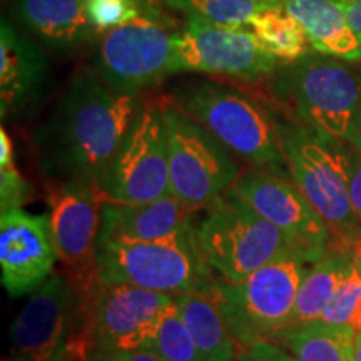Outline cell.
Instances as JSON below:
<instances>
[{
	"instance_id": "obj_34",
	"label": "cell",
	"mask_w": 361,
	"mask_h": 361,
	"mask_svg": "<svg viewBox=\"0 0 361 361\" xmlns=\"http://www.w3.org/2000/svg\"><path fill=\"white\" fill-rule=\"evenodd\" d=\"M351 252H353L355 269H356V273H358L360 278H361V239H360V241H356L353 246H351Z\"/></svg>"
},
{
	"instance_id": "obj_23",
	"label": "cell",
	"mask_w": 361,
	"mask_h": 361,
	"mask_svg": "<svg viewBox=\"0 0 361 361\" xmlns=\"http://www.w3.org/2000/svg\"><path fill=\"white\" fill-rule=\"evenodd\" d=\"M281 345L296 361H356V329L316 322L288 333Z\"/></svg>"
},
{
	"instance_id": "obj_8",
	"label": "cell",
	"mask_w": 361,
	"mask_h": 361,
	"mask_svg": "<svg viewBox=\"0 0 361 361\" xmlns=\"http://www.w3.org/2000/svg\"><path fill=\"white\" fill-rule=\"evenodd\" d=\"M8 335L12 361H84V293L56 271L29 295Z\"/></svg>"
},
{
	"instance_id": "obj_31",
	"label": "cell",
	"mask_w": 361,
	"mask_h": 361,
	"mask_svg": "<svg viewBox=\"0 0 361 361\" xmlns=\"http://www.w3.org/2000/svg\"><path fill=\"white\" fill-rule=\"evenodd\" d=\"M345 146L346 156V168H348L350 179V196L353 207L361 219V151L358 147L343 144Z\"/></svg>"
},
{
	"instance_id": "obj_22",
	"label": "cell",
	"mask_w": 361,
	"mask_h": 361,
	"mask_svg": "<svg viewBox=\"0 0 361 361\" xmlns=\"http://www.w3.org/2000/svg\"><path fill=\"white\" fill-rule=\"evenodd\" d=\"M174 300L201 361H236L239 345L221 313L214 293H189Z\"/></svg>"
},
{
	"instance_id": "obj_16",
	"label": "cell",
	"mask_w": 361,
	"mask_h": 361,
	"mask_svg": "<svg viewBox=\"0 0 361 361\" xmlns=\"http://www.w3.org/2000/svg\"><path fill=\"white\" fill-rule=\"evenodd\" d=\"M59 255L49 214H30L22 207L0 214V271L7 295H32L56 271Z\"/></svg>"
},
{
	"instance_id": "obj_38",
	"label": "cell",
	"mask_w": 361,
	"mask_h": 361,
	"mask_svg": "<svg viewBox=\"0 0 361 361\" xmlns=\"http://www.w3.org/2000/svg\"><path fill=\"white\" fill-rule=\"evenodd\" d=\"M84 361H85V360H84Z\"/></svg>"
},
{
	"instance_id": "obj_13",
	"label": "cell",
	"mask_w": 361,
	"mask_h": 361,
	"mask_svg": "<svg viewBox=\"0 0 361 361\" xmlns=\"http://www.w3.org/2000/svg\"><path fill=\"white\" fill-rule=\"evenodd\" d=\"M174 305V296L96 281L84 293L85 358L89 351L142 350L157 322Z\"/></svg>"
},
{
	"instance_id": "obj_17",
	"label": "cell",
	"mask_w": 361,
	"mask_h": 361,
	"mask_svg": "<svg viewBox=\"0 0 361 361\" xmlns=\"http://www.w3.org/2000/svg\"><path fill=\"white\" fill-rule=\"evenodd\" d=\"M49 59L11 20L0 22V116L22 121L42 102L47 89Z\"/></svg>"
},
{
	"instance_id": "obj_9",
	"label": "cell",
	"mask_w": 361,
	"mask_h": 361,
	"mask_svg": "<svg viewBox=\"0 0 361 361\" xmlns=\"http://www.w3.org/2000/svg\"><path fill=\"white\" fill-rule=\"evenodd\" d=\"M171 196L197 213L226 196L241 176L236 156L173 102H164Z\"/></svg>"
},
{
	"instance_id": "obj_4",
	"label": "cell",
	"mask_w": 361,
	"mask_h": 361,
	"mask_svg": "<svg viewBox=\"0 0 361 361\" xmlns=\"http://www.w3.org/2000/svg\"><path fill=\"white\" fill-rule=\"evenodd\" d=\"M278 134L290 179L328 224L331 245L351 247L361 239V219L351 202L343 142L295 121L278 123Z\"/></svg>"
},
{
	"instance_id": "obj_32",
	"label": "cell",
	"mask_w": 361,
	"mask_h": 361,
	"mask_svg": "<svg viewBox=\"0 0 361 361\" xmlns=\"http://www.w3.org/2000/svg\"><path fill=\"white\" fill-rule=\"evenodd\" d=\"M85 361H166L149 350L89 351Z\"/></svg>"
},
{
	"instance_id": "obj_21",
	"label": "cell",
	"mask_w": 361,
	"mask_h": 361,
	"mask_svg": "<svg viewBox=\"0 0 361 361\" xmlns=\"http://www.w3.org/2000/svg\"><path fill=\"white\" fill-rule=\"evenodd\" d=\"M351 268L353 252L351 247L341 245H331L322 258L310 266L298 291L290 331L322 319L333 295Z\"/></svg>"
},
{
	"instance_id": "obj_5",
	"label": "cell",
	"mask_w": 361,
	"mask_h": 361,
	"mask_svg": "<svg viewBox=\"0 0 361 361\" xmlns=\"http://www.w3.org/2000/svg\"><path fill=\"white\" fill-rule=\"evenodd\" d=\"M313 263L306 255H290L238 283L219 279L216 301L241 348L259 341L279 343L288 335L298 291Z\"/></svg>"
},
{
	"instance_id": "obj_26",
	"label": "cell",
	"mask_w": 361,
	"mask_h": 361,
	"mask_svg": "<svg viewBox=\"0 0 361 361\" xmlns=\"http://www.w3.org/2000/svg\"><path fill=\"white\" fill-rule=\"evenodd\" d=\"M142 350L152 351L166 361H201L191 333L176 305L157 322Z\"/></svg>"
},
{
	"instance_id": "obj_6",
	"label": "cell",
	"mask_w": 361,
	"mask_h": 361,
	"mask_svg": "<svg viewBox=\"0 0 361 361\" xmlns=\"http://www.w3.org/2000/svg\"><path fill=\"white\" fill-rule=\"evenodd\" d=\"M196 231L207 263L219 279L228 283L241 281L284 256L306 255L314 261L322 258L229 192L206 207Z\"/></svg>"
},
{
	"instance_id": "obj_36",
	"label": "cell",
	"mask_w": 361,
	"mask_h": 361,
	"mask_svg": "<svg viewBox=\"0 0 361 361\" xmlns=\"http://www.w3.org/2000/svg\"><path fill=\"white\" fill-rule=\"evenodd\" d=\"M356 361H361V331H356Z\"/></svg>"
},
{
	"instance_id": "obj_10",
	"label": "cell",
	"mask_w": 361,
	"mask_h": 361,
	"mask_svg": "<svg viewBox=\"0 0 361 361\" xmlns=\"http://www.w3.org/2000/svg\"><path fill=\"white\" fill-rule=\"evenodd\" d=\"M178 30L151 6L134 20L102 34L92 69L114 90L137 96L173 74L171 59Z\"/></svg>"
},
{
	"instance_id": "obj_2",
	"label": "cell",
	"mask_w": 361,
	"mask_h": 361,
	"mask_svg": "<svg viewBox=\"0 0 361 361\" xmlns=\"http://www.w3.org/2000/svg\"><path fill=\"white\" fill-rule=\"evenodd\" d=\"M174 106L209 130L251 169L290 179L278 121L250 94L219 82H192L173 94Z\"/></svg>"
},
{
	"instance_id": "obj_20",
	"label": "cell",
	"mask_w": 361,
	"mask_h": 361,
	"mask_svg": "<svg viewBox=\"0 0 361 361\" xmlns=\"http://www.w3.org/2000/svg\"><path fill=\"white\" fill-rule=\"evenodd\" d=\"M283 8L300 22L318 54L350 62L361 59V40L336 0H283Z\"/></svg>"
},
{
	"instance_id": "obj_3",
	"label": "cell",
	"mask_w": 361,
	"mask_h": 361,
	"mask_svg": "<svg viewBox=\"0 0 361 361\" xmlns=\"http://www.w3.org/2000/svg\"><path fill=\"white\" fill-rule=\"evenodd\" d=\"M96 278L102 284H129L174 298L189 293L213 295L219 281L201 250L196 224L161 241L97 246Z\"/></svg>"
},
{
	"instance_id": "obj_24",
	"label": "cell",
	"mask_w": 361,
	"mask_h": 361,
	"mask_svg": "<svg viewBox=\"0 0 361 361\" xmlns=\"http://www.w3.org/2000/svg\"><path fill=\"white\" fill-rule=\"evenodd\" d=\"M250 29L279 62L295 64L308 56L311 45L303 27L283 7L259 12L251 20Z\"/></svg>"
},
{
	"instance_id": "obj_14",
	"label": "cell",
	"mask_w": 361,
	"mask_h": 361,
	"mask_svg": "<svg viewBox=\"0 0 361 361\" xmlns=\"http://www.w3.org/2000/svg\"><path fill=\"white\" fill-rule=\"evenodd\" d=\"M51 229L59 261L67 276L82 293H87L96 278V246L104 197L97 184L71 180L52 186Z\"/></svg>"
},
{
	"instance_id": "obj_37",
	"label": "cell",
	"mask_w": 361,
	"mask_h": 361,
	"mask_svg": "<svg viewBox=\"0 0 361 361\" xmlns=\"http://www.w3.org/2000/svg\"><path fill=\"white\" fill-rule=\"evenodd\" d=\"M358 149L361 151V135H360V146H358Z\"/></svg>"
},
{
	"instance_id": "obj_28",
	"label": "cell",
	"mask_w": 361,
	"mask_h": 361,
	"mask_svg": "<svg viewBox=\"0 0 361 361\" xmlns=\"http://www.w3.org/2000/svg\"><path fill=\"white\" fill-rule=\"evenodd\" d=\"M89 19L97 34L128 24L154 6L151 0H85Z\"/></svg>"
},
{
	"instance_id": "obj_18",
	"label": "cell",
	"mask_w": 361,
	"mask_h": 361,
	"mask_svg": "<svg viewBox=\"0 0 361 361\" xmlns=\"http://www.w3.org/2000/svg\"><path fill=\"white\" fill-rule=\"evenodd\" d=\"M194 213L196 211L174 196L149 202L104 201L97 246L117 241H161L179 236L194 226Z\"/></svg>"
},
{
	"instance_id": "obj_1",
	"label": "cell",
	"mask_w": 361,
	"mask_h": 361,
	"mask_svg": "<svg viewBox=\"0 0 361 361\" xmlns=\"http://www.w3.org/2000/svg\"><path fill=\"white\" fill-rule=\"evenodd\" d=\"M139 107L137 96L114 90L92 67L75 72L34 134L45 180L51 186L71 180L99 186Z\"/></svg>"
},
{
	"instance_id": "obj_25",
	"label": "cell",
	"mask_w": 361,
	"mask_h": 361,
	"mask_svg": "<svg viewBox=\"0 0 361 361\" xmlns=\"http://www.w3.org/2000/svg\"><path fill=\"white\" fill-rule=\"evenodd\" d=\"M166 6L218 24L246 27L259 12L281 8L283 0H161Z\"/></svg>"
},
{
	"instance_id": "obj_27",
	"label": "cell",
	"mask_w": 361,
	"mask_h": 361,
	"mask_svg": "<svg viewBox=\"0 0 361 361\" xmlns=\"http://www.w3.org/2000/svg\"><path fill=\"white\" fill-rule=\"evenodd\" d=\"M32 184L16 166L13 144L6 128H0V211L17 209L32 201Z\"/></svg>"
},
{
	"instance_id": "obj_30",
	"label": "cell",
	"mask_w": 361,
	"mask_h": 361,
	"mask_svg": "<svg viewBox=\"0 0 361 361\" xmlns=\"http://www.w3.org/2000/svg\"><path fill=\"white\" fill-rule=\"evenodd\" d=\"M236 361H296L290 350L276 341H259L239 351Z\"/></svg>"
},
{
	"instance_id": "obj_35",
	"label": "cell",
	"mask_w": 361,
	"mask_h": 361,
	"mask_svg": "<svg viewBox=\"0 0 361 361\" xmlns=\"http://www.w3.org/2000/svg\"><path fill=\"white\" fill-rule=\"evenodd\" d=\"M350 326H353V328L356 329V331H361V298H360L358 306H356V310H355L353 319H351Z\"/></svg>"
},
{
	"instance_id": "obj_19",
	"label": "cell",
	"mask_w": 361,
	"mask_h": 361,
	"mask_svg": "<svg viewBox=\"0 0 361 361\" xmlns=\"http://www.w3.org/2000/svg\"><path fill=\"white\" fill-rule=\"evenodd\" d=\"M13 12L27 32L62 54L87 47L97 35L85 0H13Z\"/></svg>"
},
{
	"instance_id": "obj_29",
	"label": "cell",
	"mask_w": 361,
	"mask_h": 361,
	"mask_svg": "<svg viewBox=\"0 0 361 361\" xmlns=\"http://www.w3.org/2000/svg\"><path fill=\"white\" fill-rule=\"evenodd\" d=\"M361 298V278L356 273L355 264L350 269V273L346 274L345 279L340 283L335 295H333L331 301H329L328 308L324 310L319 322L328 323V324H351L353 319L355 310L360 303Z\"/></svg>"
},
{
	"instance_id": "obj_15",
	"label": "cell",
	"mask_w": 361,
	"mask_h": 361,
	"mask_svg": "<svg viewBox=\"0 0 361 361\" xmlns=\"http://www.w3.org/2000/svg\"><path fill=\"white\" fill-rule=\"evenodd\" d=\"M229 194L314 255L323 256L331 246L328 224L291 179L250 169L241 173Z\"/></svg>"
},
{
	"instance_id": "obj_12",
	"label": "cell",
	"mask_w": 361,
	"mask_h": 361,
	"mask_svg": "<svg viewBox=\"0 0 361 361\" xmlns=\"http://www.w3.org/2000/svg\"><path fill=\"white\" fill-rule=\"evenodd\" d=\"M99 191L104 201L111 202H149L171 196L164 102L141 104L128 135L99 180Z\"/></svg>"
},
{
	"instance_id": "obj_11",
	"label": "cell",
	"mask_w": 361,
	"mask_h": 361,
	"mask_svg": "<svg viewBox=\"0 0 361 361\" xmlns=\"http://www.w3.org/2000/svg\"><path fill=\"white\" fill-rule=\"evenodd\" d=\"M281 62L271 56L247 27L218 24L186 16L174 39L171 72H196L246 82L276 74Z\"/></svg>"
},
{
	"instance_id": "obj_7",
	"label": "cell",
	"mask_w": 361,
	"mask_h": 361,
	"mask_svg": "<svg viewBox=\"0 0 361 361\" xmlns=\"http://www.w3.org/2000/svg\"><path fill=\"white\" fill-rule=\"evenodd\" d=\"M296 121L333 141L360 146L361 75L340 59L311 56L295 62L279 80Z\"/></svg>"
},
{
	"instance_id": "obj_33",
	"label": "cell",
	"mask_w": 361,
	"mask_h": 361,
	"mask_svg": "<svg viewBox=\"0 0 361 361\" xmlns=\"http://www.w3.org/2000/svg\"><path fill=\"white\" fill-rule=\"evenodd\" d=\"M338 4L343 7L351 29L355 30L361 40V0H336Z\"/></svg>"
}]
</instances>
